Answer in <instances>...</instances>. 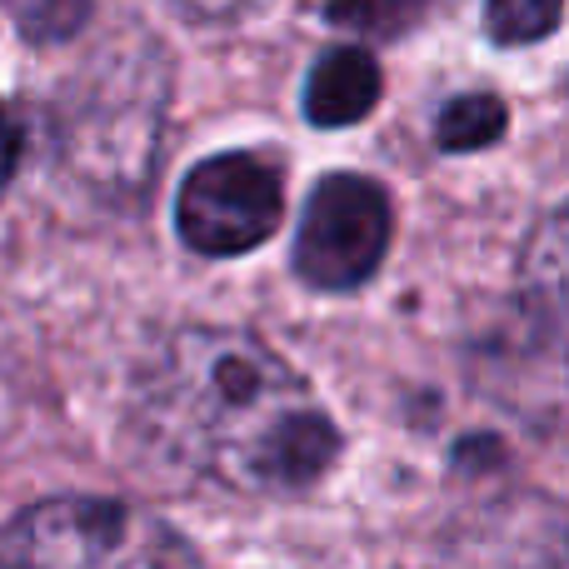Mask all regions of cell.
<instances>
[{
    "mask_svg": "<svg viewBox=\"0 0 569 569\" xmlns=\"http://www.w3.org/2000/svg\"><path fill=\"white\" fill-rule=\"evenodd\" d=\"M0 555H6V565H56V569L196 560L186 540H176L166 525L140 515L136 505L90 500V495L40 500L30 510H20L10 520L6 540H0Z\"/></svg>",
    "mask_w": 569,
    "mask_h": 569,
    "instance_id": "obj_2",
    "label": "cell"
},
{
    "mask_svg": "<svg viewBox=\"0 0 569 569\" xmlns=\"http://www.w3.org/2000/svg\"><path fill=\"white\" fill-rule=\"evenodd\" d=\"M390 196L375 180L325 176L295 236V276L325 295L360 290L390 250Z\"/></svg>",
    "mask_w": 569,
    "mask_h": 569,
    "instance_id": "obj_3",
    "label": "cell"
},
{
    "mask_svg": "<svg viewBox=\"0 0 569 569\" xmlns=\"http://www.w3.org/2000/svg\"><path fill=\"white\" fill-rule=\"evenodd\" d=\"M130 430L156 470L230 495H300L335 465V435L310 385L250 330L190 325L146 355Z\"/></svg>",
    "mask_w": 569,
    "mask_h": 569,
    "instance_id": "obj_1",
    "label": "cell"
},
{
    "mask_svg": "<svg viewBox=\"0 0 569 569\" xmlns=\"http://www.w3.org/2000/svg\"><path fill=\"white\" fill-rule=\"evenodd\" d=\"M500 136H505V100L490 96V90L450 100L440 110V120H435V140L445 150H485Z\"/></svg>",
    "mask_w": 569,
    "mask_h": 569,
    "instance_id": "obj_7",
    "label": "cell"
},
{
    "mask_svg": "<svg viewBox=\"0 0 569 569\" xmlns=\"http://www.w3.org/2000/svg\"><path fill=\"white\" fill-rule=\"evenodd\" d=\"M280 210V170L260 156L230 150V156L200 160L186 176L176 200V230L196 256H246L276 236Z\"/></svg>",
    "mask_w": 569,
    "mask_h": 569,
    "instance_id": "obj_4",
    "label": "cell"
},
{
    "mask_svg": "<svg viewBox=\"0 0 569 569\" xmlns=\"http://www.w3.org/2000/svg\"><path fill=\"white\" fill-rule=\"evenodd\" d=\"M520 284L545 330L569 350V200L530 230L520 250Z\"/></svg>",
    "mask_w": 569,
    "mask_h": 569,
    "instance_id": "obj_6",
    "label": "cell"
},
{
    "mask_svg": "<svg viewBox=\"0 0 569 569\" xmlns=\"http://www.w3.org/2000/svg\"><path fill=\"white\" fill-rule=\"evenodd\" d=\"M435 0H335L330 20L360 30V36H400V30H410Z\"/></svg>",
    "mask_w": 569,
    "mask_h": 569,
    "instance_id": "obj_9",
    "label": "cell"
},
{
    "mask_svg": "<svg viewBox=\"0 0 569 569\" xmlns=\"http://www.w3.org/2000/svg\"><path fill=\"white\" fill-rule=\"evenodd\" d=\"M565 20V0H485V26L500 46L545 40Z\"/></svg>",
    "mask_w": 569,
    "mask_h": 569,
    "instance_id": "obj_8",
    "label": "cell"
},
{
    "mask_svg": "<svg viewBox=\"0 0 569 569\" xmlns=\"http://www.w3.org/2000/svg\"><path fill=\"white\" fill-rule=\"evenodd\" d=\"M380 100V66L365 46H335L315 60L305 80V120L320 130H340L365 120Z\"/></svg>",
    "mask_w": 569,
    "mask_h": 569,
    "instance_id": "obj_5",
    "label": "cell"
},
{
    "mask_svg": "<svg viewBox=\"0 0 569 569\" xmlns=\"http://www.w3.org/2000/svg\"><path fill=\"white\" fill-rule=\"evenodd\" d=\"M90 0H20V30L30 40H66L80 30Z\"/></svg>",
    "mask_w": 569,
    "mask_h": 569,
    "instance_id": "obj_10",
    "label": "cell"
},
{
    "mask_svg": "<svg viewBox=\"0 0 569 569\" xmlns=\"http://www.w3.org/2000/svg\"><path fill=\"white\" fill-rule=\"evenodd\" d=\"M186 16L196 20H240V16H256V10H266L270 0H176Z\"/></svg>",
    "mask_w": 569,
    "mask_h": 569,
    "instance_id": "obj_11",
    "label": "cell"
}]
</instances>
